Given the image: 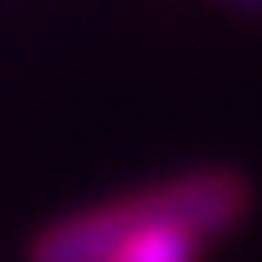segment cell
Listing matches in <instances>:
<instances>
[{"mask_svg": "<svg viewBox=\"0 0 262 262\" xmlns=\"http://www.w3.org/2000/svg\"><path fill=\"white\" fill-rule=\"evenodd\" d=\"M137 224H142V191L98 202V208H88V213H71L60 224H49L44 235L33 241L28 262H110Z\"/></svg>", "mask_w": 262, "mask_h": 262, "instance_id": "cell-1", "label": "cell"}, {"mask_svg": "<svg viewBox=\"0 0 262 262\" xmlns=\"http://www.w3.org/2000/svg\"><path fill=\"white\" fill-rule=\"evenodd\" d=\"M202 246H208V235L175 219L164 186H153V191H142V224L126 235V246L110 262H202Z\"/></svg>", "mask_w": 262, "mask_h": 262, "instance_id": "cell-2", "label": "cell"}, {"mask_svg": "<svg viewBox=\"0 0 262 262\" xmlns=\"http://www.w3.org/2000/svg\"><path fill=\"white\" fill-rule=\"evenodd\" d=\"M224 6H235V11H246V16H262V0H224Z\"/></svg>", "mask_w": 262, "mask_h": 262, "instance_id": "cell-3", "label": "cell"}]
</instances>
